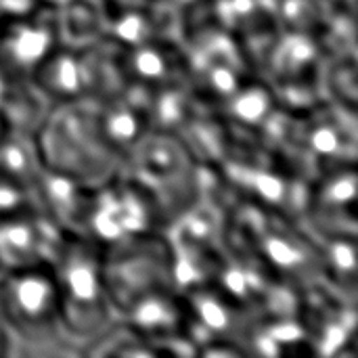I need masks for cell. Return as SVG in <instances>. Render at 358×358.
<instances>
[{"label":"cell","instance_id":"9","mask_svg":"<svg viewBox=\"0 0 358 358\" xmlns=\"http://www.w3.org/2000/svg\"><path fill=\"white\" fill-rule=\"evenodd\" d=\"M120 65L126 84L141 88L189 84V57L178 36H164L132 48H120Z\"/></svg>","mask_w":358,"mask_h":358},{"label":"cell","instance_id":"16","mask_svg":"<svg viewBox=\"0 0 358 358\" xmlns=\"http://www.w3.org/2000/svg\"><path fill=\"white\" fill-rule=\"evenodd\" d=\"M42 168L36 138L4 126L0 130V174L29 191Z\"/></svg>","mask_w":358,"mask_h":358},{"label":"cell","instance_id":"3","mask_svg":"<svg viewBox=\"0 0 358 358\" xmlns=\"http://www.w3.org/2000/svg\"><path fill=\"white\" fill-rule=\"evenodd\" d=\"M122 172L153 197L168 227L210 195L214 172L203 168L176 134L149 130Z\"/></svg>","mask_w":358,"mask_h":358},{"label":"cell","instance_id":"10","mask_svg":"<svg viewBox=\"0 0 358 358\" xmlns=\"http://www.w3.org/2000/svg\"><path fill=\"white\" fill-rule=\"evenodd\" d=\"M94 187L42 168L29 189L34 208L63 235H84Z\"/></svg>","mask_w":358,"mask_h":358},{"label":"cell","instance_id":"7","mask_svg":"<svg viewBox=\"0 0 358 358\" xmlns=\"http://www.w3.org/2000/svg\"><path fill=\"white\" fill-rule=\"evenodd\" d=\"M357 162L336 164L304 180L300 222L313 237L357 233Z\"/></svg>","mask_w":358,"mask_h":358},{"label":"cell","instance_id":"5","mask_svg":"<svg viewBox=\"0 0 358 358\" xmlns=\"http://www.w3.org/2000/svg\"><path fill=\"white\" fill-rule=\"evenodd\" d=\"M155 233H166V222L149 191L134 178L120 172L94 187L84 237L105 250Z\"/></svg>","mask_w":358,"mask_h":358},{"label":"cell","instance_id":"2","mask_svg":"<svg viewBox=\"0 0 358 358\" xmlns=\"http://www.w3.org/2000/svg\"><path fill=\"white\" fill-rule=\"evenodd\" d=\"M0 323L13 357H78L65 338L48 264L0 273Z\"/></svg>","mask_w":358,"mask_h":358},{"label":"cell","instance_id":"12","mask_svg":"<svg viewBox=\"0 0 358 358\" xmlns=\"http://www.w3.org/2000/svg\"><path fill=\"white\" fill-rule=\"evenodd\" d=\"M94 111L105 147L120 159L124 168L130 153L151 130L143 105L128 88H124L122 94L94 103Z\"/></svg>","mask_w":358,"mask_h":358},{"label":"cell","instance_id":"1","mask_svg":"<svg viewBox=\"0 0 358 358\" xmlns=\"http://www.w3.org/2000/svg\"><path fill=\"white\" fill-rule=\"evenodd\" d=\"M65 338L84 357L117 321L103 271V248L84 235H63L50 260Z\"/></svg>","mask_w":358,"mask_h":358},{"label":"cell","instance_id":"17","mask_svg":"<svg viewBox=\"0 0 358 358\" xmlns=\"http://www.w3.org/2000/svg\"><path fill=\"white\" fill-rule=\"evenodd\" d=\"M321 92L325 101L357 115V52L325 59Z\"/></svg>","mask_w":358,"mask_h":358},{"label":"cell","instance_id":"15","mask_svg":"<svg viewBox=\"0 0 358 358\" xmlns=\"http://www.w3.org/2000/svg\"><path fill=\"white\" fill-rule=\"evenodd\" d=\"M59 38L71 46H86L105 38V15L99 0H57Z\"/></svg>","mask_w":358,"mask_h":358},{"label":"cell","instance_id":"18","mask_svg":"<svg viewBox=\"0 0 358 358\" xmlns=\"http://www.w3.org/2000/svg\"><path fill=\"white\" fill-rule=\"evenodd\" d=\"M27 210H36L29 191L0 174V222Z\"/></svg>","mask_w":358,"mask_h":358},{"label":"cell","instance_id":"4","mask_svg":"<svg viewBox=\"0 0 358 358\" xmlns=\"http://www.w3.org/2000/svg\"><path fill=\"white\" fill-rule=\"evenodd\" d=\"M34 138L44 168L84 185L96 187L122 172L101 138L92 101L52 107Z\"/></svg>","mask_w":358,"mask_h":358},{"label":"cell","instance_id":"19","mask_svg":"<svg viewBox=\"0 0 358 358\" xmlns=\"http://www.w3.org/2000/svg\"><path fill=\"white\" fill-rule=\"evenodd\" d=\"M55 0H0V19H17L52 6Z\"/></svg>","mask_w":358,"mask_h":358},{"label":"cell","instance_id":"8","mask_svg":"<svg viewBox=\"0 0 358 358\" xmlns=\"http://www.w3.org/2000/svg\"><path fill=\"white\" fill-rule=\"evenodd\" d=\"M59 42L55 4L27 17L0 19V80L29 82Z\"/></svg>","mask_w":358,"mask_h":358},{"label":"cell","instance_id":"11","mask_svg":"<svg viewBox=\"0 0 358 358\" xmlns=\"http://www.w3.org/2000/svg\"><path fill=\"white\" fill-rule=\"evenodd\" d=\"M59 233L38 210L21 212L0 222V271L50 264L61 241Z\"/></svg>","mask_w":358,"mask_h":358},{"label":"cell","instance_id":"14","mask_svg":"<svg viewBox=\"0 0 358 358\" xmlns=\"http://www.w3.org/2000/svg\"><path fill=\"white\" fill-rule=\"evenodd\" d=\"M319 281L340 298L357 304V233L315 237Z\"/></svg>","mask_w":358,"mask_h":358},{"label":"cell","instance_id":"6","mask_svg":"<svg viewBox=\"0 0 358 358\" xmlns=\"http://www.w3.org/2000/svg\"><path fill=\"white\" fill-rule=\"evenodd\" d=\"M103 271L115 315L147 294L178 287L174 277V254L166 233L105 248Z\"/></svg>","mask_w":358,"mask_h":358},{"label":"cell","instance_id":"20","mask_svg":"<svg viewBox=\"0 0 358 358\" xmlns=\"http://www.w3.org/2000/svg\"><path fill=\"white\" fill-rule=\"evenodd\" d=\"M4 357H13V342L4 329V325L0 323V358Z\"/></svg>","mask_w":358,"mask_h":358},{"label":"cell","instance_id":"13","mask_svg":"<svg viewBox=\"0 0 358 358\" xmlns=\"http://www.w3.org/2000/svg\"><path fill=\"white\" fill-rule=\"evenodd\" d=\"M29 82L50 109L86 101L82 46L59 42L55 50L40 63Z\"/></svg>","mask_w":358,"mask_h":358},{"label":"cell","instance_id":"21","mask_svg":"<svg viewBox=\"0 0 358 358\" xmlns=\"http://www.w3.org/2000/svg\"><path fill=\"white\" fill-rule=\"evenodd\" d=\"M174 2H178V4H180V2H182V0H174Z\"/></svg>","mask_w":358,"mask_h":358}]
</instances>
